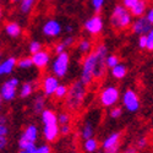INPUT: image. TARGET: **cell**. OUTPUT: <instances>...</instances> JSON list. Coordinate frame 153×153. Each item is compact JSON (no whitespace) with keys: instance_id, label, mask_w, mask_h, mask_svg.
<instances>
[{"instance_id":"cell-51","label":"cell","mask_w":153,"mask_h":153,"mask_svg":"<svg viewBox=\"0 0 153 153\" xmlns=\"http://www.w3.org/2000/svg\"><path fill=\"white\" fill-rule=\"evenodd\" d=\"M1 76H4V75H3V70H1V66H0V77H1Z\"/></svg>"},{"instance_id":"cell-2","label":"cell","mask_w":153,"mask_h":153,"mask_svg":"<svg viewBox=\"0 0 153 153\" xmlns=\"http://www.w3.org/2000/svg\"><path fill=\"white\" fill-rule=\"evenodd\" d=\"M43 125V137L48 142H54L60 136V124L58 114L52 109H44L41 114Z\"/></svg>"},{"instance_id":"cell-3","label":"cell","mask_w":153,"mask_h":153,"mask_svg":"<svg viewBox=\"0 0 153 153\" xmlns=\"http://www.w3.org/2000/svg\"><path fill=\"white\" fill-rule=\"evenodd\" d=\"M132 14L131 11L125 7L123 4H118L113 7L111 14L109 17V23L113 30H115L117 32L126 31L131 27L132 23Z\"/></svg>"},{"instance_id":"cell-14","label":"cell","mask_w":153,"mask_h":153,"mask_svg":"<svg viewBox=\"0 0 153 153\" xmlns=\"http://www.w3.org/2000/svg\"><path fill=\"white\" fill-rule=\"evenodd\" d=\"M153 27V25L147 20L146 16H141V17H136L132 23H131V31L137 34V36H142V34H147L151 28Z\"/></svg>"},{"instance_id":"cell-25","label":"cell","mask_w":153,"mask_h":153,"mask_svg":"<svg viewBox=\"0 0 153 153\" xmlns=\"http://www.w3.org/2000/svg\"><path fill=\"white\" fill-rule=\"evenodd\" d=\"M110 74L115 80H123L127 75V68L123 62H119L118 65H115L114 68L110 69Z\"/></svg>"},{"instance_id":"cell-42","label":"cell","mask_w":153,"mask_h":153,"mask_svg":"<svg viewBox=\"0 0 153 153\" xmlns=\"http://www.w3.org/2000/svg\"><path fill=\"white\" fill-rule=\"evenodd\" d=\"M9 134V127L6 123H0V136H7Z\"/></svg>"},{"instance_id":"cell-46","label":"cell","mask_w":153,"mask_h":153,"mask_svg":"<svg viewBox=\"0 0 153 153\" xmlns=\"http://www.w3.org/2000/svg\"><path fill=\"white\" fill-rule=\"evenodd\" d=\"M74 26L72 25H66L65 27H64V31H65L66 33H69V34H71V33H74Z\"/></svg>"},{"instance_id":"cell-22","label":"cell","mask_w":153,"mask_h":153,"mask_svg":"<svg viewBox=\"0 0 153 153\" xmlns=\"http://www.w3.org/2000/svg\"><path fill=\"white\" fill-rule=\"evenodd\" d=\"M99 141L96 138V137H91V138H87L83 141V145H82V148H83V152L85 153H96L99 148Z\"/></svg>"},{"instance_id":"cell-41","label":"cell","mask_w":153,"mask_h":153,"mask_svg":"<svg viewBox=\"0 0 153 153\" xmlns=\"http://www.w3.org/2000/svg\"><path fill=\"white\" fill-rule=\"evenodd\" d=\"M119 153H138V148L136 146H127Z\"/></svg>"},{"instance_id":"cell-39","label":"cell","mask_w":153,"mask_h":153,"mask_svg":"<svg viewBox=\"0 0 153 153\" xmlns=\"http://www.w3.org/2000/svg\"><path fill=\"white\" fill-rule=\"evenodd\" d=\"M64 44L66 45V48L69 49L70 47H72L74 44H75V37L74 36H71V34H69V36H66L65 38H62V41H61Z\"/></svg>"},{"instance_id":"cell-13","label":"cell","mask_w":153,"mask_h":153,"mask_svg":"<svg viewBox=\"0 0 153 153\" xmlns=\"http://www.w3.org/2000/svg\"><path fill=\"white\" fill-rule=\"evenodd\" d=\"M61 32H62V26L55 19L47 20L42 26V33L48 38H56L61 34Z\"/></svg>"},{"instance_id":"cell-45","label":"cell","mask_w":153,"mask_h":153,"mask_svg":"<svg viewBox=\"0 0 153 153\" xmlns=\"http://www.w3.org/2000/svg\"><path fill=\"white\" fill-rule=\"evenodd\" d=\"M145 16H146L147 20L153 25V6L148 7V10H147V12H146V15H145Z\"/></svg>"},{"instance_id":"cell-6","label":"cell","mask_w":153,"mask_h":153,"mask_svg":"<svg viewBox=\"0 0 153 153\" xmlns=\"http://www.w3.org/2000/svg\"><path fill=\"white\" fill-rule=\"evenodd\" d=\"M39 137V130L36 124H30L25 127L20 138H19V148L20 149H28L36 145Z\"/></svg>"},{"instance_id":"cell-43","label":"cell","mask_w":153,"mask_h":153,"mask_svg":"<svg viewBox=\"0 0 153 153\" xmlns=\"http://www.w3.org/2000/svg\"><path fill=\"white\" fill-rule=\"evenodd\" d=\"M137 1H138V0H121V4L125 7H127V9L130 10L135 4H137Z\"/></svg>"},{"instance_id":"cell-18","label":"cell","mask_w":153,"mask_h":153,"mask_svg":"<svg viewBox=\"0 0 153 153\" xmlns=\"http://www.w3.org/2000/svg\"><path fill=\"white\" fill-rule=\"evenodd\" d=\"M148 10V1L147 0H138L137 4H135L130 11L134 17H141V16H145L146 12Z\"/></svg>"},{"instance_id":"cell-31","label":"cell","mask_w":153,"mask_h":153,"mask_svg":"<svg viewBox=\"0 0 153 153\" xmlns=\"http://www.w3.org/2000/svg\"><path fill=\"white\" fill-rule=\"evenodd\" d=\"M58 120H59V124L60 125H64V124H70L71 121V115L69 111H60L58 114Z\"/></svg>"},{"instance_id":"cell-50","label":"cell","mask_w":153,"mask_h":153,"mask_svg":"<svg viewBox=\"0 0 153 153\" xmlns=\"http://www.w3.org/2000/svg\"><path fill=\"white\" fill-rule=\"evenodd\" d=\"M1 103H3V97L0 94V109H1Z\"/></svg>"},{"instance_id":"cell-27","label":"cell","mask_w":153,"mask_h":153,"mask_svg":"<svg viewBox=\"0 0 153 153\" xmlns=\"http://www.w3.org/2000/svg\"><path fill=\"white\" fill-rule=\"evenodd\" d=\"M25 153H52V148H50V146L48 143H43L39 146L34 145L33 147H31L28 149H25Z\"/></svg>"},{"instance_id":"cell-32","label":"cell","mask_w":153,"mask_h":153,"mask_svg":"<svg viewBox=\"0 0 153 153\" xmlns=\"http://www.w3.org/2000/svg\"><path fill=\"white\" fill-rule=\"evenodd\" d=\"M119 62H120V59H119L118 55H115V54H108V56H107V66H108V69L114 68L115 65H118Z\"/></svg>"},{"instance_id":"cell-5","label":"cell","mask_w":153,"mask_h":153,"mask_svg":"<svg viewBox=\"0 0 153 153\" xmlns=\"http://www.w3.org/2000/svg\"><path fill=\"white\" fill-rule=\"evenodd\" d=\"M70 68V54L68 52H64L60 54H56V56L53 59L52 65H50V72L58 79L65 77Z\"/></svg>"},{"instance_id":"cell-21","label":"cell","mask_w":153,"mask_h":153,"mask_svg":"<svg viewBox=\"0 0 153 153\" xmlns=\"http://www.w3.org/2000/svg\"><path fill=\"white\" fill-rule=\"evenodd\" d=\"M38 0H20L19 3V10L22 15H30L36 7Z\"/></svg>"},{"instance_id":"cell-53","label":"cell","mask_w":153,"mask_h":153,"mask_svg":"<svg viewBox=\"0 0 153 153\" xmlns=\"http://www.w3.org/2000/svg\"><path fill=\"white\" fill-rule=\"evenodd\" d=\"M45 1H50V0H45Z\"/></svg>"},{"instance_id":"cell-20","label":"cell","mask_w":153,"mask_h":153,"mask_svg":"<svg viewBox=\"0 0 153 153\" xmlns=\"http://www.w3.org/2000/svg\"><path fill=\"white\" fill-rule=\"evenodd\" d=\"M93 50V42L88 38H82L77 42V52L82 55H86L88 53H91Z\"/></svg>"},{"instance_id":"cell-34","label":"cell","mask_w":153,"mask_h":153,"mask_svg":"<svg viewBox=\"0 0 153 153\" xmlns=\"http://www.w3.org/2000/svg\"><path fill=\"white\" fill-rule=\"evenodd\" d=\"M104 4H105V0H91L92 9L94 10L96 14H98V12L102 11V9H103Z\"/></svg>"},{"instance_id":"cell-10","label":"cell","mask_w":153,"mask_h":153,"mask_svg":"<svg viewBox=\"0 0 153 153\" xmlns=\"http://www.w3.org/2000/svg\"><path fill=\"white\" fill-rule=\"evenodd\" d=\"M121 103H123V107L129 113H136V111H138L140 107H141L140 97L132 88H127V90L123 93Z\"/></svg>"},{"instance_id":"cell-48","label":"cell","mask_w":153,"mask_h":153,"mask_svg":"<svg viewBox=\"0 0 153 153\" xmlns=\"http://www.w3.org/2000/svg\"><path fill=\"white\" fill-rule=\"evenodd\" d=\"M10 3L11 4H17V3H20V0H10Z\"/></svg>"},{"instance_id":"cell-9","label":"cell","mask_w":153,"mask_h":153,"mask_svg":"<svg viewBox=\"0 0 153 153\" xmlns=\"http://www.w3.org/2000/svg\"><path fill=\"white\" fill-rule=\"evenodd\" d=\"M19 87H20V80L17 77H11L6 80L0 87V94L3 97V100L5 102L14 100L19 94Z\"/></svg>"},{"instance_id":"cell-1","label":"cell","mask_w":153,"mask_h":153,"mask_svg":"<svg viewBox=\"0 0 153 153\" xmlns=\"http://www.w3.org/2000/svg\"><path fill=\"white\" fill-rule=\"evenodd\" d=\"M87 97V86L81 81H75L69 86V91L65 97V108L69 111H79Z\"/></svg>"},{"instance_id":"cell-52","label":"cell","mask_w":153,"mask_h":153,"mask_svg":"<svg viewBox=\"0 0 153 153\" xmlns=\"http://www.w3.org/2000/svg\"><path fill=\"white\" fill-rule=\"evenodd\" d=\"M17 153H25V151H22V149H20V151L17 152Z\"/></svg>"},{"instance_id":"cell-37","label":"cell","mask_w":153,"mask_h":153,"mask_svg":"<svg viewBox=\"0 0 153 153\" xmlns=\"http://www.w3.org/2000/svg\"><path fill=\"white\" fill-rule=\"evenodd\" d=\"M137 45H138V48H140V49H146V47H147V36H146V34L138 36Z\"/></svg>"},{"instance_id":"cell-30","label":"cell","mask_w":153,"mask_h":153,"mask_svg":"<svg viewBox=\"0 0 153 153\" xmlns=\"http://www.w3.org/2000/svg\"><path fill=\"white\" fill-rule=\"evenodd\" d=\"M42 49H43V44L39 41H31L28 44V53H31V55L38 53Z\"/></svg>"},{"instance_id":"cell-36","label":"cell","mask_w":153,"mask_h":153,"mask_svg":"<svg viewBox=\"0 0 153 153\" xmlns=\"http://www.w3.org/2000/svg\"><path fill=\"white\" fill-rule=\"evenodd\" d=\"M146 36H147V47H146V50H148V52H153V27L151 28V31Z\"/></svg>"},{"instance_id":"cell-11","label":"cell","mask_w":153,"mask_h":153,"mask_svg":"<svg viewBox=\"0 0 153 153\" xmlns=\"http://www.w3.org/2000/svg\"><path fill=\"white\" fill-rule=\"evenodd\" d=\"M83 30L90 36H99L104 30V20L99 15H93L85 21Z\"/></svg>"},{"instance_id":"cell-49","label":"cell","mask_w":153,"mask_h":153,"mask_svg":"<svg viewBox=\"0 0 153 153\" xmlns=\"http://www.w3.org/2000/svg\"><path fill=\"white\" fill-rule=\"evenodd\" d=\"M1 19H3V10L0 7V21H1Z\"/></svg>"},{"instance_id":"cell-19","label":"cell","mask_w":153,"mask_h":153,"mask_svg":"<svg viewBox=\"0 0 153 153\" xmlns=\"http://www.w3.org/2000/svg\"><path fill=\"white\" fill-rule=\"evenodd\" d=\"M0 66L3 70V75H10L17 66V59L14 56H9L0 62Z\"/></svg>"},{"instance_id":"cell-35","label":"cell","mask_w":153,"mask_h":153,"mask_svg":"<svg viewBox=\"0 0 153 153\" xmlns=\"http://www.w3.org/2000/svg\"><path fill=\"white\" fill-rule=\"evenodd\" d=\"M138 149H145L148 146V138L145 136H141L136 140V145H135Z\"/></svg>"},{"instance_id":"cell-15","label":"cell","mask_w":153,"mask_h":153,"mask_svg":"<svg viewBox=\"0 0 153 153\" xmlns=\"http://www.w3.org/2000/svg\"><path fill=\"white\" fill-rule=\"evenodd\" d=\"M31 58H32V61H33V65H34L37 69H39V70L45 69V68L49 65V64L52 62L50 53L48 52V50H45V49H42V50H39L38 53L32 54Z\"/></svg>"},{"instance_id":"cell-38","label":"cell","mask_w":153,"mask_h":153,"mask_svg":"<svg viewBox=\"0 0 153 153\" xmlns=\"http://www.w3.org/2000/svg\"><path fill=\"white\" fill-rule=\"evenodd\" d=\"M71 131H72V127H71L70 124L60 125V135H62V136H68Z\"/></svg>"},{"instance_id":"cell-26","label":"cell","mask_w":153,"mask_h":153,"mask_svg":"<svg viewBox=\"0 0 153 153\" xmlns=\"http://www.w3.org/2000/svg\"><path fill=\"white\" fill-rule=\"evenodd\" d=\"M34 92V85L32 82H25L19 87V96L21 98H28Z\"/></svg>"},{"instance_id":"cell-40","label":"cell","mask_w":153,"mask_h":153,"mask_svg":"<svg viewBox=\"0 0 153 153\" xmlns=\"http://www.w3.org/2000/svg\"><path fill=\"white\" fill-rule=\"evenodd\" d=\"M54 52H55L56 54H60V53H64V52H68V48H66L65 44H64V43L60 41L59 43H56V44L54 45Z\"/></svg>"},{"instance_id":"cell-17","label":"cell","mask_w":153,"mask_h":153,"mask_svg":"<svg viewBox=\"0 0 153 153\" xmlns=\"http://www.w3.org/2000/svg\"><path fill=\"white\" fill-rule=\"evenodd\" d=\"M4 32L7 37L10 38H19L22 34V27L15 21H10L5 23L4 26Z\"/></svg>"},{"instance_id":"cell-47","label":"cell","mask_w":153,"mask_h":153,"mask_svg":"<svg viewBox=\"0 0 153 153\" xmlns=\"http://www.w3.org/2000/svg\"><path fill=\"white\" fill-rule=\"evenodd\" d=\"M120 152V147H115V148H109V149H104L103 153H119Z\"/></svg>"},{"instance_id":"cell-16","label":"cell","mask_w":153,"mask_h":153,"mask_svg":"<svg viewBox=\"0 0 153 153\" xmlns=\"http://www.w3.org/2000/svg\"><path fill=\"white\" fill-rule=\"evenodd\" d=\"M121 136L123 134L120 131H115L109 134L102 142V149H109V148H115V147H120L121 143Z\"/></svg>"},{"instance_id":"cell-29","label":"cell","mask_w":153,"mask_h":153,"mask_svg":"<svg viewBox=\"0 0 153 153\" xmlns=\"http://www.w3.org/2000/svg\"><path fill=\"white\" fill-rule=\"evenodd\" d=\"M68 91H69V87L66 85H59L58 88H56V91L54 93V97L56 99H65L66 94H68Z\"/></svg>"},{"instance_id":"cell-7","label":"cell","mask_w":153,"mask_h":153,"mask_svg":"<svg viewBox=\"0 0 153 153\" xmlns=\"http://www.w3.org/2000/svg\"><path fill=\"white\" fill-rule=\"evenodd\" d=\"M94 66H96V54L92 50L91 53H88L83 56L82 59V68H81V76L80 80L86 85H91L94 80Z\"/></svg>"},{"instance_id":"cell-44","label":"cell","mask_w":153,"mask_h":153,"mask_svg":"<svg viewBox=\"0 0 153 153\" xmlns=\"http://www.w3.org/2000/svg\"><path fill=\"white\" fill-rule=\"evenodd\" d=\"M7 136H0V151H4L7 147Z\"/></svg>"},{"instance_id":"cell-23","label":"cell","mask_w":153,"mask_h":153,"mask_svg":"<svg viewBox=\"0 0 153 153\" xmlns=\"http://www.w3.org/2000/svg\"><path fill=\"white\" fill-rule=\"evenodd\" d=\"M32 109L37 114H42L45 109V96L44 94H37L32 102Z\"/></svg>"},{"instance_id":"cell-8","label":"cell","mask_w":153,"mask_h":153,"mask_svg":"<svg viewBox=\"0 0 153 153\" xmlns=\"http://www.w3.org/2000/svg\"><path fill=\"white\" fill-rule=\"evenodd\" d=\"M119 100H120V91L115 86H107L102 88L98 94L99 104L104 108H111L117 105Z\"/></svg>"},{"instance_id":"cell-33","label":"cell","mask_w":153,"mask_h":153,"mask_svg":"<svg viewBox=\"0 0 153 153\" xmlns=\"http://www.w3.org/2000/svg\"><path fill=\"white\" fill-rule=\"evenodd\" d=\"M121 115H123V110H121L120 107L114 105V107L110 108V110H109V117H110L111 119H119Z\"/></svg>"},{"instance_id":"cell-24","label":"cell","mask_w":153,"mask_h":153,"mask_svg":"<svg viewBox=\"0 0 153 153\" xmlns=\"http://www.w3.org/2000/svg\"><path fill=\"white\" fill-rule=\"evenodd\" d=\"M80 137L83 140L94 137V126L91 121H86L80 129Z\"/></svg>"},{"instance_id":"cell-4","label":"cell","mask_w":153,"mask_h":153,"mask_svg":"<svg viewBox=\"0 0 153 153\" xmlns=\"http://www.w3.org/2000/svg\"><path fill=\"white\" fill-rule=\"evenodd\" d=\"M93 52L96 54V66H94V80H102L105 76L107 72V56L109 54L108 47L104 43H98L96 48L93 49Z\"/></svg>"},{"instance_id":"cell-28","label":"cell","mask_w":153,"mask_h":153,"mask_svg":"<svg viewBox=\"0 0 153 153\" xmlns=\"http://www.w3.org/2000/svg\"><path fill=\"white\" fill-rule=\"evenodd\" d=\"M33 65V61H32V58H28V56H25V58H21L20 60H17V68L19 69H23V70H27V69H31Z\"/></svg>"},{"instance_id":"cell-12","label":"cell","mask_w":153,"mask_h":153,"mask_svg":"<svg viewBox=\"0 0 153 153\" xmlns=\"http://www.w3.org/2000/svg\"><path fill=\"white\" fill-rule=\"evenodd\" d=\"M59 85H60V82H59V79L56 77V76H54L53 74L45 75L44 77L42 79V81H41V87H42L43 94L45 97L54 96V93H55Z\"/></svg>"}]
</instances>
